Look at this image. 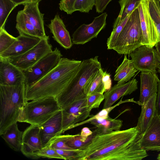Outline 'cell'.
Listing matches in <instances>:
<instances>
[{
	"instance_id": "6da1fadb",
	"label": "cell",
	"mask_w": 160,
	"mask_h": 160,
	"mask_svg": "<svg viewBox=\"0 0 160 160\" xmlns=\"http://www.w3.org/2000/svg\"><path fill=\"white\" fill-rule=\"evenodd\" d=\"M80 148L74 160H142L148 156L141 146L136 127L93 135Z\"/></svg>"
},
{
	"instance_id": "7a4b0ae2",
	"label": "cell",
	"mask_w": 160,
	"mask_h": 160,
	"mask_svg": "<svg viewBox=\"0 0 160 160\" xmlns=\"http://www.w3.org/2000/svg\"><path fill=\"white\" fill-rule=\"evenodd\" d=\"M82 62L62 58L49 73L36 83L26 87V101L49 97H57L74 76Z\"/></svg>"
},
{
	"instance_id": "3957f363",
	"label": "cell",
	"mask_w": 160,
	"mask_h": 160,
	"mask_svg": "<svg viewBox=\"0 0 160 160\" xmlns=\"http://www.w3.org/2000/svg\"><path fill=\"white\" fill-rule=\"evenodd\" d=\"M98 56L82 61L76 73L67 86L56 97L62 109L74 102L87 98L85 87L88 81L102 68Z\"/></svg>"
},
{
	"instance_id": "277c9868",
	"label": "cell",
	"mask_w": 160,
	"mask_h": 160,
	"mask_svg": "<svg viewBox=\"0 0 160 160\" xmlns=\"http://www.w3.org/2000/svg\"><path fill=\"white\" fill-rule=\"evenodd\" d=\"M25 81L12 86L0 85V135L12 124L18 122L27 102Z\"/></svg>"
},
{
	"instance_id": "5b68a950",
	"label": "cell",
	"mask_w": 160,
	"mask_h": 160,
	"mask_svg": "<svg viewBox=\"0 0 160 160\" xmlns=\"http://www.w3.org/2000/svg\"><path fill=\"white\" fill-rule=\"evenodd\" d=\"M56 97H49L27 102L22 109L18 122L40 126L61 109Z\"/></svg>"
},
{
	"instance_id": "8992f818",
	"label": "cell",
	"mask_w": 160,
	"mask_h": 160,
	"mask_svg": "<svg viewBox=\"0 0 160 160\" xmlns=\"http://www.w3.org/2000/svg\"><path fill=\"white\" fill-rule=\"evenodd\" d=\"M142 32L139 12L135 9L118 35L112 48L119 54H129L140 46Z\"/></svg>"
},
{
	"instance_id": "52a82bcc",
	"label": "cell",
	"mask_w": 160,
	"mask_h": 160,
	"mask_svg": "<svg viewBox=\"0 0 160 160\" xmlns=\"http://www.w3.org/2000/svg\"><path fill=\"white\" fill-rule=\"evenodd\" d=\"M62 57L60 51L56 48L33 66L23 71L26 87L37 82L53 69Z\"/></svg>"
},
{
	"instance_id": "ba28073f",
	"label": "cell",
	"mask_w": 160,
	"mask_h": 160,
	"mask_svg": "<svg viewBox=\"0 0 160 160\" xmlns=\"http://www.w3.org/2000/svg\"><path fill=\"white\" fill-rule=\"evenodd\" d=\"M49 40V36H47L41 38L36 45L23 54L6 59L22 71L27 70L53 51Z\"/></svg>"
},
{
	"instance_id": "9c48e42d",
	"label": "cell",
	"mask_w": 160,
	"mask_h": 160,
	"mask_svg": "<svg viewBox=\"0 0 160 160\" xmlns=\"http://www.w3.org/2000/svg\"><path fill=\"white\" fill-rule=\"evenodd\" d=\"M129 55L138 71L156 72L160 65V57L154 47L142 45Z\"/></svg>"
},
{
	"instance_id": "30bf717a",
	"label": "cell",
	"mask_w": 160,
	"mask_h": 160,
	"mask_svg": "<svg viewBox=\"0 0 160 160\" xmlns=\"http://www.w3.org/2000/svg\"><path fill=\"white\" fill-rule=\"evenodd\" d=\"M138 8L142 32L141 45L154 47L160 41V37L155 23L150 12L148 0H142Z\"/></svg>"
},
{
	"instance_id": "8fae6325",
	"label": "cell",
	"mask_w": 160,
	"mask_h": 160,
	"mask_svg": "<svg viewBox=\"0 0 160 160\" xmlns=\"http://www.w3.org/2000/svg\"><path fill=\"white\" fill-rule=\"evenodd\" d=\"M107 16L106 12L102 13L95 17L90 23L81 25L72 35V43L76 45H82L96 38L106 25Z\"/></svg>"
},
{
	"instance_id": "7c38bea8",
	"label": "cell",
	"mask_w": 160,
	"mask_h": 160,
	"mask_svg": "<svg viewBox=\"0 0 160 160\" xmlns=\"http://www.w3.org/2000/svg\"><path fill=\"white\" fill-rule=\"evenodd\" d=\"M87 98L77 101L62 109V133L89 116L92 110L87 105Z\"/></svg>"
},
{
	"instance_id": "4fadbf2b",
	"label": "cell",
	"mask_w": 160,
	"mask_h": 160,
	"mask_svg": "<svg viewBox=\"0 0 160 160\" xmlns=\"http://www.w3.org/2000/svg\"><path fill=\"white\" fill-rule=\"evenodd\" d=\"M43 147L39 126L31 125L23 132L21 151L27 157L36 158L37 154Z\"/></svg>"
},
{
	"instance_id": "5bb4252c",
	"label": "cell",
	"mask_w": 160,
	"mask_h": 160,
	"mask_svg": "<svg viewBox=\"0 0 160 160\" xmlns=\"http://www.w3.org/2000/svg\"><path fill=\"white\" fill-rule=\"evenodd\" d=\"M139 142L147 152H160V119L156 112L148 128L141 135Z\"/></svg>"
},
{
	"instance_id": "9a60e30c",
	"label": "cell",
	"mask_w": 160,
	"mask_h": 160,
	"mask_svg": "<svg viewBox=\"0 0 160 160\" xmlns=\"http://www.w3.org/2000/svg\"><path fill=\"white\" fill-rule=\"evenodd\" d=\"M25 81L23 71L7 59L0 58V85L12 86Z\"/></svg>"
},
{
	"instance_id": "2e32d148",
	"label": "cell",
	"mask_w": 160,
	"mask_h": 160,
	"mask_svg": "<svg viewBox=\"0 0 160 160\" xmlns=\"http://www.w3.org/2000/svg\"><path fill=\"white\" fill-rule=\"evenodd\" d=\"M138 81L133 78L123 83H117L103 94L104 99L103 109L109 108L120 98L130 95L138 88Z\"/></svg>"
},
{
	"instance_id": "e0dca14e",
	"label": "cell",
	"mask_w": 160,
	"mask_h": 160,
	"mask_svg": "<svg viewBox=\"0 0 160 160\" xmlns=\"http://www.w3.org/2000/svg\"><path fill=\"white\" fill-rule=\"evenodd\" d=\"M39 128L40 136L43 147L53 138L62 133V109L40 126Z\"/></svg>"
},
{
	"instance_id": "ac0fdd59",
	"label": "cell",
	"mask_w": 160,
	"mask_h": 160,
	"mask_svg": "<svg viewBox=\"0 0 160 160\" xmlns=\"http://www.w3.org/2000/svg\"><path fill=\"white\" fill-rule=\"evenodd\" d=\"M17 40L6 50L0 53V58H8L25 53L36 45L41 39L20 34Z\"/></svg>"
},
{
	"instance_id": "d6986e66",
	"label": "cell",
	"mask_w": 160,
	"mask_h": 160,
	"mask_svg": "<svg viewBox=\"0 0 160 160\" xmlns=\"http://www.w3.org/2000/svg\"><path fill=\"white\" fill-rule=\"evenodd\" d=\"M139 102L142 105L158 92L159 79L156 72H141Z\"/></svg>"
},
{
	"instance_id": "ffe728a7",
	"label": "cell",
	"mask_w": 160,
	"mask_h": 160,
	"mask_svg": "<svg viewBox=\"0 0 160 160\" xmlns=\"http://www.w3.org/2000/svg\"><path fill=\"white\" fill-rule=\"evenodd\" d=\"M48 27L54 39L60 45L66 49L71 48L72 43L69 32L59 15H55Z\"/></svg>"
},
{
	"instance_id": "44dd1931",
	"label": "cell",
	"mask_w": 160,
	"mask_h": 160,
	"mask_svg": "<svg viewBox=\"0 0 160 160\" xmlns=\"http://www.w3.org/2000/svg\"><path fill=\"white\" fill-rule=\"evenodd\" d=\"M157 93L141 105V111L136 127L140 134L148 129L156 112Z\"/></svg>"
},
{
	"instance_id": "7402d4cb",
	"label": "cell",
	"mask_w": 160,
	"mask_h": 160,
	"mask_svg": "<svg viewBox=\"0 0 160 160\" xmlns=\"http://www.w3.org/2000/svg\"><path fill=\"white\" fill-rule=\"evenodd\" d=\"M38 2H32L24 5L22 10L32 24L36 28L41 38L46 35L44 25L43 16L39 9Z\"/></svg>"
},
{
	"instance_id": "603a6c76",
	"label": "cell",
	"mask_w": 160,
	"mask_h": 160,
	"mask_svg": "<svg viewBox=\"0 0 160 160\" xmlns=\"http://www.w3.org/2000/svg\"><path fill=\"white\" fill-rule=\"evenodd\" d=\"M89 123L97 128L93 132V135H99L120 130L123 122L120 119H113L109 117L106 119H94Z\"/></svg>"
},
{
	"instance_id": "cb8c5ba5",
	"label": "cell",
	"mask_w": 160,
	"mask_h": 160,
	"mask_svg": "<svg viewBox=\"0 0 160 160\" xmlns=\"http://www.w3.org/2000/svg\"><path fill=\"white\" fill-rule=\"evenodd\" d=\"M17 122L11 125L0 136L11 148L18 151H21L23 132L19 130Z\"/></svg>"
},
{
	"instance_id": "d4e9b609",
	"label": "cell",
	"mask_w": 160,
	"mask_h": 160,
	"mask_svg": "<svg viewBox=\"0 0 160 160\" xmlns=\"http://www.w3.org/2000/svg\"><path fill=\"white\" fill-rule=\"evenodd\" d=\"M138 71L131 60L128 58L127 55H124L122 63L115 71L114 80L118 81L117 83H126L130 81Z\"/></svg>"
},
{
	"instance_id": "484cf974",
	"label": "cell",
	"mask_w": 160,
	"mask_h": 160,
	"mask_svg": "<svg viewBox=\"0 0 160 160\" xmlns=\"http://www.w3.org/2000/svg\"><path fill=\"white\" fill-rule=\"evenodd\" d=\"M16 28L20 34L41 38L38 31L22 10L19 11L16 18Z\"/></svg>"
},
{
	"instance_id": "4316f807",
	"label": "cell",
	"mask_w": 160,
	"mask_h": 160,
	"mask_svg": "<svg viewBox=\"0 0 160 160\" xmlns=\"http://www.w3.org/2000/svg\"><path fill=\"white\" fill-rule=\"evenodd\" d=\"M103 72L102 68H101L88 81L84 90L87 97L96 93L103 94L105 92L102 80Z\"/></svg>"
},
{
	"instance_id": "83f0119b",
	"label": "cell",
	"mask_w": 160,
	"mask_h": 160,
	"mask_svg": "<svg viewBox=\"0 0 160 160\" xmlns=\"http://www.w3.org/2000/svg\"><path fill=\"white\" fill-rule=\"evenodd\" d=\"M142 0H119L118 3L120 6L119 13L113 24V29L137 8Z\"/></svg>"
},
{
	"instance_id": "f1b7e54d",
	"label": "cell",
	"mask_w": 160,
	"mask_h": 160,
	"mask_svg": "<svg viewBox=\"0 0 160 160\" xmlns=\"http://www.w3.org/2000/svg\"><path fill=\"white\" fill-rule=\"evenodd\" d=\"M17 6L11 0H0V29L5 28L8 16Z\"/></svg>"
},
{
	"instance_id": "f546056e",
	"label": "cell",
	"mask_w": 160,
	"mask_h": 160,
	"mask_svg": "<svg viewBox=\"0 0 160 160\" xmlns=\"http://www.w3.org/2000/svg\"><path fill=\"white\" fill-rule=\"evenodd\" d=\"M134 98H131L130 99H128L126 100L125 101H122L121 100L118 103L115 105L114 106H112L109 108L102 109L100 111L97 113L95 115L93 116L87 120H84L82 122L78 123L76 124H74L72 126L71 129L73 128L77 127L80 125H82L83 124L88 123L89 121L96 118H102L106 119L109 117V113L114 108L118 106L119 105L123 103L128 102H134L135 101L134 100Z\"/></svg>"
},
{
	"instance_id": "4dcf8cb0",
	"label": "cell",
	"mask_w": 160,
	"mask_h": 160,
	"mask_svg": "<svg viewBox=\"0 0 160 160\" xmlns=\"http://www.w3.org/2000/svg\"><path fill=\"white\" fill-rule=\"evenodd\" d=\"M17 40V38L9 34L5 28L0 29V53L6 50Z\"/></svg>"
},
{
	"instance_id": "1f68e13d",
	"label": "cell",
	"mask_w": 160,
	"mask_h": 160,
	"mask_svg": "<svg viewBox=\"0 0 160 160\" xmlns=\"http://www.w3.org/2000/svg\"><path fill=\"white\" fill-rule=\"evenodd\" d=\"M129 15L128 16L120 22L116 28L113 29L110 36L107 41V44L108 49H112L117 38L128 21Z\"/></svg>"
},
{
	"instance_id": "d6a6232c",
	"label": "cell",
	"mask_w": 160,
	"mask_h": 160,
	"mask_svg": "<svg viewBox=\"0 0 160 160\" xmlns=\"http://www.w3.org/2000/svg\"><path fill=\"white\" fill-rule=\"evenodd\" d=\"M67 138V134H61L53 138L47 145H49L55 150L75 149L69 147L66 144Z\"/></svg>"
},
{
	"instance_id": "836d02e7",
	"label": "cell",
	"mask_w": 160,
	"mask_h": 160,
	"mask_svg": "<svg viewBox=\"0 0 160 160\" xmlns=\"http://www.w3.org/2000/svg\"><path fill=\"white\" fill-rule=\"evenodd\" d=\"M96 0H76L73 6V11L88 13L95 5Z\"/></svg>"
},
{
	"instance_id": "e575fe53",
	"label": "cell",
	"mask_w": 160,
	"mask_h": 160,
	"mask_svg": "<svg viewBox=\"0 0 160 160\" xmlns=\"http://www.w3.org/2000/svg\"><path fill=\"white\" fill-rule=\"evenodd\" d=\"M36 157V158H43L65 160V158L59 154L55 149L48 145L43 147L37 154Z\"/></svg>"
},
{
	"instance_id": "d590c367",
	"label": "cell",
	"mask_w": 160,
	"mask_h": 160,
	"mask_svg": "<svg viewBox=\"0 0 160 160\" xmlns=\"http://www.w3.org/2000/svg\"><path fill=\"white\" fill-rule=\"evenodd\" d=\"M86 142L83 140L80 134H67L66 143L68 146L73 149L80 148Z\"/></svg>"
},
{
	"instance_id": "8d00e7d4",
	"label": "cell",
	"mask_w": 160,
	"mask_h": 160,
	"mask_svg": "<svg viewBox=\"0 0 160 160\" xmlns=\"http://www.w3.org/2000/svg\"><path fill=\"white\" fill-rule=\"evenodd\" d=\"M104 99L103 94L96 93L87 97V105L91 110L98 108Z\"/></svg>"
},
{
	"instance_id": "74e56055",
	"label": "cell",
	"mask_w": 160,
	"mask_h": 160,
	"mask_svg": "<svg viewBox=\"0 0 160 160\" xmlns=\"http://www.w3.org/2000/svg\"><path fill=\"white\" fill-rule=\"evenodd\" d=\"M76 0H61L59 4V9L68 14L73 12V6Z\"/></svg>"
},
{
	"instance_id": "f35d334b",
	"label": "cell",
	"mask_w": 160,
	"mask_h": 160,
	"mask_svg": "<svg viewBox=\"0 0 160 160\" xmlns=\"http://www.w3.org/2000/svg\"><path fill=\"white\" fill-rule=\"evenodd\" d=\"M60 155L63 157L65 160H74L75 157L79 151V149L56 150Z\"/></svg>"
},
{
	"instance_id": "ab89813d",
	"label": "cell",
	"mask_w": 160,
	"mask_h": 160,
	"mask_svg": "<svg viewBox=\"0 0 160 160\" xmlns=\"http://www.w3.org/2000/svg\"><path fill=\"white\" fill-rule=\"evenodd\" d=\"M112 0H96L95 8L98 13L103 12L109 3Z\"/></svg>"
},
{
	"instance_id": "60d3db41",
	"label": "cell",
	"mask_w": 160,
	"mask_h": 160,
	"mask_svg": "<svg viewBox=\"0 0 160 160\" xmlns=\"http://www.w3.org/2000/svg\"><path fill=\"white\" fill-rule=\"evenodd\" d=\"M102 80L105 92L109 90L111 88L112 86V80L110 74L106 72H104Z\"/></svg>"
},
{
	"instance_id": "b9f144b4",
	"label": "cell",
	"mask_w": 160,
	"mask_h": 160,
	"mask_svg": "<svg viewBox=\"0 0 160 160\" xmlns=\"http://www.w3.org/2000/svg\"><path fill=\"white\" fill-rule=\"evenodd\" d=\"M92 134L93 132L89 128L85 127L82 129L80 134L83 140L86 142L88 137L92 135Z\"/></svg>"
},
{
	"instance_id": "7bdbcfd3",
	"label": "cell",
	"mask_w": 160,
	"mask_h": 160,
	"mask_svg": "<svg viewBox=\"0 0 160 160\" xmlns=\"http://www.w3.org/2000/svg\"><path fill=\"white\" fill-rule=\"evenodd\" d=\"M156 113L158 116L160 115V77L156 98Z\"/></svg>"
},
{
	"instance_id": "ee69618b",
	"label": "cell",
	"mask_w": 160,
	"mask_h": 160,
	"mask_svg": "<svg viewBox=\"0 0 160 160\" xmlns=\"http://www.w3.org/2000/svg\"><path fill=\"white\" fill-rule=\"evenodd\" d=\"M18 5L35 2H40L42 0H11Z\"/></svg>"
},
{
	"instance_id": "f6af8a7d",
	"label": "cell",
	"mask_w": 160,
	"mask_h": 160,
	"mask_svg": "<svg viewBox=\"0 0 160 160\" xmlns=\"http://www.w3.org/2000/svg\"><path fill=\"white\" fill-rule=\"evenodd\" d=\"M153 19L155 23L160 37V14L155 16L153 17Z\"/></svg>"
},
{
	"instance_id": "bcb514c9",
	"label": "cell",
	"mask_w": 160,
	"mask_h": 160,
	"mask_svg": "<svg viewBox=\"0 0 160 160\" xmlns=\"http://www.w3.org/2000/svg\"><path fill=\"white\" fill-rule=\"evenodd\" d=\"M155 46L156 51L160 57V42H157Z\"/></svg>"
},
{
	"instance_id": "7dc6e473",
	"label": "cell",
	"mask_w": 160,
	"mask_h": 160,
	"mask_svg": "<svg viewBox=\"0 0 160 160\" xmlns=\"http://www.w3.org/2000/svg\"><path fill=\"white\" fill-rule=\"evenodd\" d=\"M158 72L160 73V65L158 67Z\"/></svg>"
},
{
	"instance_id": "c3c4849f",
	"label": "cell",
	"mask_w": 160,
	"mask_h": 160,
	"mask_svg": "<svg viewBox=\"0 0 160 160\" xmlns=\"http://www.w3.org/2000/svg\"><path fill=\"white\" fill-rule=\"evenodd\" d=\"M159 1V6L160 8V0H158Z\"/></svg>"
},
{
	"instance_id": "681fc988",
	"label": "cell",
	"mask_w": 160,
	"mask_h": 160,
	"mask_svg": "<svg viewBox=\"0 0 160 160\" xmlns=\"http://www.w3.org/2000/svg\"><path fill=\"white\" fill-rule=\"evenodd\" d=\"M159 118L160 119V115H159L158 116Z\"/></svg>"
}]
</instances>
